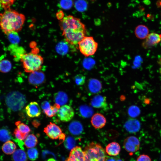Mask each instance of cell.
<instances>
[{
    "mask_svg": "<svg viewBox=\"0 0 161 161\" xmlns=\"http://www.w3.org/2000/svg\"><path fill=\"white\" fill-rule=\"evenodd\" d=\"M62 35L66 42L75 45L86 36V29L85 25L80 19L71 15L64 17L59 22Z\"/></svg>",
    "mask_w": 161,
    "mask_h": 161,
    "instance_id": "obj_1",
    "label": "cell"
},
{
    "mask_svg": "<svg viewBox=\"0 0 161 161\" xmlns=\"http://www.w3.org/2000/svg\"><path fill=\"white\" fill-rule=\"evenodd\" d=\"M25 20V16L10 8L0 13V28L6 35L20 31Z\"/></svg>",
    "mask_w": 161,
    "mask_h": 161,
    "instance_id": "obj_2",
    "label": "cell"
},
{
    "mask_svg": "<svg viewBox=\"0 0 161 161\" xmlns=\"http://www.w3.org/2000/svg\"><path fill=\"white\" fill-rule=\"evenodd\" d=\"M20 60L22 64L24 71L28 73L39 70L44 61L42 56L33 52L24 53L22 55Z\"/></svg>",
    "mask_w": 161,
    "mask_h": 161,
    "instance_id": "obj_3",
    "label": "cell"
},
{
    "mask_svg": "<svg viewBox=\"0 0 161 161\" xmlns=\"http://www.w3.org/2000/svg\"><path fill=\"white\" fill-rule=\"evenodd\" d=\"M84 161H106L105 150L98 143L92 142L87 145L84 151Z\"/></svg>",
    "mask_w": 161,
    "mask_h": 161,
    "instance_id": "obj_4",
    "label": "cell"
},
{
    "mask_svg": "<svg viewBox=\"0 0 161 161\" xmlns=\"http://www.w3.org/2000/svg\"><path fill=\"white\" fill-rule=\"evenodd\" d=\"M5 102L8 108L14 111L21 110L26 102L25 96L22 93L16 91L9 93L7 95Z\"/></svg>",
    "mask_w": 161,
    "mask_h": 161,
    "instance_id": "obj_5",
    "label": "cell"
},
{
    "mask_svg": "<svg viewBox=\"0 0 161 161\" xmlns=\"http://www.w3.org/2000/svg\"><path fill=\"white\" fill-rule=\"evenodd\" d=\"M78 44L81 53L87 57L94 55L98 47V43L91 36H86Z\"/></svg>",
    "mask_w": 161,
    "mask_h": 161,
    "instance_id": "obj_6",
    "label": "cell"
},
{
    "mask_svg": "<svg viewBox=\"0 0 161 161\" xmlns=\"http://www.w3.org/2000/svg\"><path fill=\"white\" fill-rule=\"evenodd\" d=\"M140 143L139 139L134 136L126 138L123 142V147L125 150L130 153H134L139 150Z\"/></svg>",
    "mask_w": 161,
    "mask_h": 161,
    "instance_id": "obj_7",
    "label": "cell"
},
{
    "mask_svg": "<svg viewBox=\"0 0 161 161\" xmlns=\"http://www.w3.org/2000/svg\"><path fill=\"white\" fill-rule=\"evenodd\" d=\"M74 114V110L71 106L64 105L60 108L57 114L61 120L63 122H67L72 119Z\"/></svg>",
    "mask_w": 161,
    "mask_h": 161,
    "instance_id": "obj_8",
    "label": "cell"
},
{
    "mask_svg": "<svg viewBox=\"0 0 161 161\" xmlns=\"http://www.w3.org/2000/svg\"><path fill=\"white\" fill-rule=\"evenodd\" d=\"M44 131L50 139H56L62 133L60 128L54 123L50 122L44 129Z\"/></svg>",
    "mask_w": 161,
    "mask_h": 161,
    "instance_id": "obj_9",
    "label": "cell"
},
{
    "mask_svg": "<svg viewBox=\"0 0 161 161\" xmlns=\"http://www.w3.org/2000/svg\"><path fill=\"white\" fill-rule=\"evenodd\" d=\"M84 151L80 147L76 146L71 150L65 161H84Z\"/></svg>",
    "mask_w": 161,
    "mask_h": 161,
    "instance_id": "obj_10",
    "label": "cell"
},
{
    "mask_svg": "<svg viewBox=\"0 0 161 161\" xmlns=\"http://www.w3.org/2000/svg\"><path fill=\"white\" fill-rule=\"evenodd\" d=\"M161 41L160 35L156 33L148 34L145 40L142 43V46L145 48H148L157 45Z\"/></svg>",
    "mask_w": 161,
    "mask_h": 161,
    "instance_id": "obj_11",
    "label": "cell"
},
{
    "mask_svg": "<svg viewBox=\"0 0 161 161\" xmlns=\"http://www.w3.org/2000/svg\"><path fill=\"white\" fill-rule=\"evenodd\" d=\"M45 77L42 72L36 71L31 73L28 77V81L31 84L38 86L44 83Z\"/></svg>",
    "mask_w": 161,
    "mask_h": 161,
    "instance_id": "obj_12",
    "label": "cell"
},
{
    "mask_svg": "<svg viewBox=\"0 0 161 161\" xmlns=\"http://www.w3.org/2000/svg\"><path fill=\"white\" fill-rule=\"evenodd\" d=\"M27 114L31 117H38L41 114V109L38 103L36 102H30L25 107Z\"/></svg>",
    "mask_w": 161,
    "mask_h": 161,
    "instance_id": "obj_13",
    "label": "cell"
},
{
    "mask_svg": "<svg viewBox=\"0 0 161 161\" xmlns=\"http://www.w3.org/2000/svg\"><path fill=\"white\" fill-rule=\"evenodd\" d=\"M106 120L105 117L102 114L96 113L92 117L91 122L92 125L96 129H100L105 125Z\"/></svg>",
    "mask_w": 161,
    "mask_h": 161,
    "instance_id": "obj_14",
    "label": "cell"
},
{
    "mask_svg": "<svg viewBox=\"0 0 161 161\" xmlns=\"http://www.w3.org/2000/svg\"><path fill=\"white\" fill-rule=\"evenodd\" d=\"M8 49L16 61L20 60L22 55L25 53L24 49L22 47L18 46V44H11L8 47Z\"/></svg>",
    "mask_w": 161,
    "mask_h": 161,
    "instance_id": "obj_15",
    "label": "cell"
},
{
    "mask_svg": "<svg viewBox=\"0 0 161 161\" xmlns=\"http://www.w3.org/2000/svg\"><path fill=\"white\" fill-rule=\"evenodd\" d=\"M126 129L129 132L134 133L138 131L140 128L139 121L134 119L128 120L124 125Z\"/></svg>",
    "mask_w": 161,
    "mask_h": 161,
    "instance_id": "obj_16",
    "label": "cell"
},
{
    "mask_svg": "<svg viewBox=\"0 0 161 161\" xmlns=\"http://www.w3.org/2000/svg\"><path fill=\"white\" fill-rule=\"evenodd\" d=\"M91 106L96 108H102L107 105L106 97L100 95H97L94 96L90 102Z\"/></svg>",
    "mask_w": 161,
    "mask_h": 161,
    "instance_id": "obj_17",
    "label": "cell"
},
{
    "mask_svg": "<svg viewBox=\"0 0 161 161\" xmlns=\"http://www.w3.org/2000/svg\"><path fill=\"white\" fill-rule=\"evenodd\" d=\"M121 150L119 144L116 142L109 143L106 147L105 151L110 156H115L119 154Z\"/></svg>",
    "mask_w": 161,
    "mask_h": 161,
    "instance_id": "obj_18",
    "label": "cell"
},
{
    "mask_svg": "<svg viewBox=\"0 0 161 161\" xmlns=\"http://www.w3.org/2000/svg\"><path fill=\"white\" fill-rule=\"evenodd\" d=\"M68 130L72 134L77 135L81 133L83 131V127L81 123L78 121H73L69 125Z\"/></svg>",
    "mask_w": 161,
    "mask_h": 161,
    "instance_id": "obj_19",
    "label": "cell"
},
{
    "mask_svg": "<svg viewBox=\"0 0 161 161\" xmlns=\"http://www.w3.org/2000/svg\"><path fill=\"white\" fill-rule=\"evenodd\" d=\"M134 33L136 36L140 39L146 38L149 33L148 28L145 25H140L135 28Z\"/></svg>",
    "mask_w": 161,
    "mask_h": 161,
    "instance_id": "obj_20",
    "label": "cell"
},
{
    "mask_svg": "<svg viewBox=\"0 0 161 161\" xmlns=\"http://www.w3.org/2000/svg\"><path fill=\"white\" fill-rule=\"evenodd\" d=\"M54 100L55 103L63 106L67 103L68 98L67 94L62 91L55 93L54 95Z\"/></svg>",
    "mask_w": 161,
    "mask_h": 161,
    "instance_id": "obj_21",
    "label": "cell"
},
{
    "mask_svg": "<svg viewBox=\"0 0 161 161\" xmlns=\"http://www.w3.org/2000/svg\"><path fill=\"white\" fill-rule=\"evenodd\" d=\"M88 88L89 91L93 93H96L100 92L102 88L100 82L95 79H91L88 82Z\"/></svg>",
    "mask_w": 161,
    "mask_h": 161,
    "instance_id": "obj_22",
    "label": "cell"
},
{
    "mask_svg": "<svg viewBox=\"0 0 161 161\" xmlns=\"http://www.w3.org/2000/svg\"><path fill=\"white\" fill-rule=\"evenodd\" d=\"M3 152L7 155L12 154L16 150V144L10 140L4 143L1 147Z\"/></svg>",
    "mask_w": 161,
    "mask_h": 161,
    "instance_id": "obj_23",
    "label": "cell"
},
{
    "mask_svg": "<svg viewBox=\"0 0 161 161\" xmlns=\"http://www.w3.org/2000/svg\"><path fill=\"white\" fill-rule=\"evenodd\" d=\"M12 157L13 161H27V159L26 153L21 149L16 150Z\"/></svg>",
    "mask_w": 161,
    "mask_h": 161,
    "instance_id": "obj_24",
    "label": "cell"
},
{
    "mask_svg": "<svg viewBox=\"0 0 161 161\" xmlns=\"http://www.w3.org/2000/svg\"><path fill=\"white\" fill-rule=\"evenodd\" d=\"M38 143L37 138L34 134H31L27 136L24 140V144L28 148H34Z\"/></svg>",
    "mask_w": 161,
    "mask_h": 161,
    "instance_id": "obj_25",
    "label": "cell"
},
{
    "mask_svg": "<svg viewBox=\"0 0 161 161\" xmlns=\"http://www.w3.org/2000/svg\"><path fill=\"white\" fill-rule=\"evenodd\" d=\"M11 62L7 59H3L0 61V72L4 73L9 72L12 68Z\"/></svg>",
    "mask_w": 161,
    "mask_h": 161,
    "instance_id": "obj_26",
    "label": "cell"
},
{
    "mask_svg": "<svg viewBox=\"0 0 161 161\" xmlns=\"http://www.w3.org/2000/svg\"><path fill=\"white\" fill-rule=\"evenodd\" d=\"M9 41L12 44H18L20 41V38L18 32L12 31L6 34Z\"/></svg>",
    "mask_w": 161,
    "mask_h": 161,
    "instance_id": "obj_27",
    "label": "cell"
},
{
    "mask_svg": "<svg viewBox=\"0 0 161 161\" xmlns=\"http://www.w3.org/2000/svg\"><path fill=\"white\" fill-rule=\"evenodd\" d=\"M79 112L82 116L86 118L90 117L92 116L93 112L92 109L91 108L85 105L80 106Z\"/></svg>",
    "mask_w": 161,
    "mask_h": 161,
    "instance_id": "obj_28",
    "label": "cell"
},
{
    "mask_svg": "<svg viewBox=\"0 0 161 161\" xmlns=\"http://www.w3.org/2000/svg\"><path fill=\"white\" fill-rule=\"evenodd\" d=\"M60 108V105L55 103L51 106L50 108L43 112L48 117H52L56 114Z\"/></svg>",
    "mask_w": 161,
    "mask_h": 161,
    "instance_id": "obj_29",
    "label": "cell"
},
{
    "mask_svg": "<svg viewBox=\"0 0 161 161\" xmlns=\"http://www.w3.org/2000/svg\"><path fill=\"white\" fill-rule=\"evenodd\" d=\"M56 51L59 54L61 55L66 54L68 52V47L67 44L65 42H59L56 46Z\"/></svg>",
    "mask_w": 161,
    "mask_h": 161,
    "instance_id": "obj_30",
    "label": "cell"
},
{
    "mask_svg": "<svg viewBox=\"0 0 161 161\" xmlns=\"http://www.w3.org/2000/svg\"><path fill=\"white\" fill-rule=\"evenodd\" d=\"M10 132L7 129H0V141L5 142L10 140L11 138Z\"/></svg>",
    "mask_w": 161,
    "mask_h": 161,
    "instance_id": "obj_31",
    "label": "cell"
},
{
    "mask_svg": "<svg viewBox=\"0 0 161 161\" xmlns=\"http://www.w3.org/2000/svg\"><path fill=\"white\" fill-rule=\"evenodd\" d=\"M75 5L77 10L80 12L85 11L87 7V3L84 0H76Z\"/></svg>",
    "mask_w": 161,
    "mask_h": 161,
    "instance_id": "obj_32",
    "label": "cell"
},
{
    "mask_svg": "<svg viewBox=\"0 0 161 161\" xmlns=\"http://www.w3.org/2000/svg\"><path fill=\"white\" fill-rule=\"evenodd\" d=\"M15 124L17 128L22 133L28 134L31 130L29 127L24 123L20 121H18L16 122Z\"/></svg>",
    "mask_w": 161,
    "mask_h": 161,
    "instance_id": "obj_33",
    "label": "cell"
},
{
    "mask_svg": "<svg viewBox=\"0 0 161 161\" xmlns=\"http://www.w3.org/2000/svg\"><path fill=\"white\" fill-rule=\"evenodd\" d=\"M28 158L32 161H34L38 158V152L37 149L34 148H30L27 152Z\"/></svg>",
    "mask_w": 161,
    "mask_h": 161,
    "instance_id": "obj_34",
    "label": "cell"
},
{
    "mask_svg": "<svg viewBox=\"0 0 161 161\" xmlns=\"http://www.w3.org/2000/svg\"><path fill=\"white\" fill-rule=\"evenodd\" d=\"M64 145L66 149L71 150L75 147V139L71 136L67 137L64 141Z\"/></svg>",
    "mask_w": 161,
    "mask_h": 161,
    "instance_id": "obj_35",
    "label": "cell"
},
{
    "mask_svg": "<svg viewBox=\"0 0 161 161\" xmlns=\"http://www.w3.org/2000/svg\"><path fill=\"white\" fill-rule=\"evenodd\" d=\"M140 113L139 108L137 106H132L128 109V113L129 116L132 117H135L138 116Z\"/></svg>",
    "mask_w": 161,
    "mask_h": 161,
    "instance_id": "obj_36",
    "label": "cell"
},
{
    "mask_svg": "<svg viewBox=\"0 0 161 161\" xmlns=\"http://www.w3.org/2000/svg\"><path fill=\"white\" fill-rule=\"evenodd\" d=\"M73 4L72 0H61L59 4L61 8L67 10L71 8Z\"/></svg>",
    "mask_w": 161,
    "mask_h": 161,
    "instance_id": "obj_37",
    "label": "cell"
},
{
    "mask_svg": "<svg viewBox=\"0 0 161 161\" xmlns=\"http://www.w3.org/2000/svg\"><path fill=\"white\" fill-rule=\"evenodd\" d=\"M16 0H0V8L6 10L10 8Z\"/></svg>",
    "mask_w": 161,
    "mask_h": 161,
    "instance_id": "obj_38",
    "label": "cell"
},
{
    "mask_svg": "<svg viewBox=\"0 0 161 161\" xmlns=\"http://www.w3.org/2000/svg\"><path fill=\"white\" fill-rule=\"evenodd\" d=\"M85 80V76L80 74L77 75L74 77L75 82L77 85L78 86H81L84 84Z\"/></svg>",
    "mask_w": 161,
    "mask_h": 161,
    "instance_id": "obj_39",
    "label": "cell"
},
{
    "mask_svg": "<svg viewBox=\"0 0 161 161\" xmlns=\"http://www.w3.org/2000/svg\"><path fill=\"white\" fill-rule=\"evenodd\" d=\"M13 134L17 139L22 141L25 140L28 134H23L16 128L14 131Z\"/></svg>",
    "mask_w": 161,
    "mask_h": 161,
    "instance_id": "obj_40",
    "label": "cell"
},
{
    "mask_svg": "<svg viewBox=\"0 0 161 161\" xmlns=\"http://www.w3.org/2000/svg\"><path fill=\"white\" fill-rule=\"evenodd\" d=\"M136 161H151L150 157L147 155L142 154L137 158Z\"/></svg>",
    "mask_w": 161,
    "mask_h": 161,
    "instance_id": "obj_41",
    "label": "cell"
},
{
    "mask_svg": "<svg viewBox=\"0 0 161 161\" xmlns=\"http://www.w3.org/2000/svg\"><path fill=\"white\" fill-rule=\"evenodd\" d=\"M50 106V103L47 101H43L41 104V107L43 110V112L49 109Z\"/></svg>",
    "mask_w": 161,
    "mask_h": 161,
    "instance_id": "obj_42",
    "label": "cell"
},
{
    "mask_svg": "<svg viewBox=\"0 0 161 161\" xmlns=\"http://www.w3.org/2000/svg\"><path fill=\"white\" fill-rule=\"evenodd\" d=\"M64 14L63 12L62 11H58L56 14L57 18L60 20L62 19L64 17Z\"/></svg>",
    "mask_w": 161,
    "mask_h": 161,
    "instance_id": "obj_43",
    "label": "cell"
},
{
    "mask_svg": "<svg viewBox=\"0 0 161 161\" xmlns=\"http://www.w3.org/2000/svg\"><path fill=\"white\" fill-rule=\"evenodd\" d=\"M32 124L35 127L37 128L40 125V123L39 120H35L32 121Z\"/></svg>",
    "mask_w": 161,
    "mask_h": 161,
    "instance_id": "obj_44",
    "label": "cell"
},
{
    "mask_svg": "<svg viewBox=\"0 0 161 161\" xmlns=\"http://www.w3.org/2000/svg\"><path fill=\"white\" fill-rule=\"evenodd\" d=\"M66 135L64 133H62L60 135L59 138L61 140H64L65 138Z\"/></svg>",
    "mask_w": 161,
    "mask_h": 161,
    "instance_id": "obj_45",
    "label": "cell"
},
{
    "mask_svg": "<svg viewBox=\"0 0 161 161\" xmlns=\"http://www.w3.org/2000/svg\"><path fill=\"white\" fill-rule=\"evenodd\" d=\"M156 6L158 8L161 7V0H158L156 2Z\"/></svg>",
    "mask_w": 161,
    "mask_h": 161,
    "instance_id": "obj_46",
    "label": "cell"
},
{
    "mask_svg": "<svg viewBox=\"0 0 161 161\" xmlns=\"http://www.w3.org/2000/svg\"><path fill=\"white\" fill-rule=\"evenodd\" d=\"M106 161H116L114 159L110 158L109 159H107Z\"/></svg>",
    "mask_w": 161,
    "mask_h": 161,
    "instance_id": "obj_47",
    "label": "cell"
},
{
    "mask_svg": "<svg viewBox=\"0 0 161 161\" xmlns=\"http://www.w3.org/2000/svg\"><path fill=\"white\" fill-rule=\"evenodd\" d=\"M47 161H56L55 159L53 158H50Z\"/></svg>",
    "mask_w": 161,
    "mask_h": 161,
    "instance_id": "obj_48",
    "label": "cell"
},
{
    "mask_svg": "<svg viewBox=\"0 0 161 161\" xmlns=\"http://www.w3.org/2000/svg\"><path fill=\"white\" fill-rule=\"evenodd\" d=\"M160 135H161V129L160 131Z\"/></svg>",
    "mask_w": 161,
    "mask_h": 161,
    "instance_id": "obj_49",
    "label": "cell"
}]
</instances>
